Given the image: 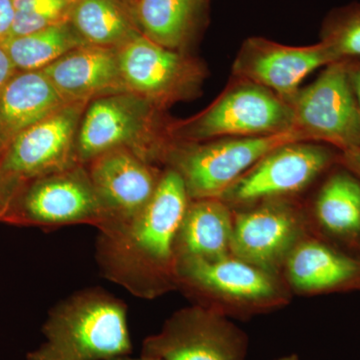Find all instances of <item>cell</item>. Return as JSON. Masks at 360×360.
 <instances>
[{"instance_id":"cell-23","label":"cell","mask_w":360,"mask_h":360,"mask_svg":"<svg viewBox=\"0 0 360 360\" xmlns=\"http://www.w3.org/2000/svg\"><path fill=\"white\" fill-rule=\"evenodd\" d=\"M70 22L86 44L118 49L139 34L117 0H77Z\"/></svg>"},{"instance_id":"cell-27","label":"cell","mask_w":360,"mask_h":360,"mask_svg":"<svg viewBox=\"0 0 360 360\" xmlns=\"http://www.w3.org/2000/svg\"><path fill=\"white\" fill-rule=\"evenodd\" d=\"M340 165L360 179V148L340 151Z\"/></svg>"},{"instance_id":"cell-29","label":"cell","mask_w":360,"mask_h":360,"mask_svg":"<svg viewBox=\"0 0 360 360\" xmlns=\"http://www.w3.org/2000/svg\"><path fill=\"white\" fill-rule=\"evenodd\" d=\"M347 60L348 77H349L350 84L354 90L360 112V61L357 59H347Z\"/></svg>"},{"instance_id":"cell-22","label":"cell","mask_w":360,"mask_h":360,"mask_svg":"<svg viewBox=\"0 0 360 360\" xmlns=\"http://www.w3.org/2000/svg\"><path fill=\"white\" fill-rule=\"evenodd\" d=\"M70 21L0 42L16 70H42L68 52L86 45Z\"/></svg>"},{"instance_id":"cell-17","label":"cell","mask_w":360,"mask_h":360,"mask_svg":"<svg viewBox=\"0 0 360 360\" xmlns=\"http://www.w3.org/2000/svg\"><path fill=\"white\" fill-rule=\"evenodd\" d=\"M41 71L68 103H86L96 97L129 92L116 49L84 45Z\"/></svg>"},{"instance_id":"cell-14","label":"cell","mask_w":360,"mask_h":360,"mask_svg":"<svg viewBox=\"0 0 360 360\" xmlns=\"http://www.w3.org/2000/svg\"><path fill=\"white\" fill-rule=\"evenodd\" d=\"M338 60L321 40L307 46H290L264 37H250L234 59L232 75L271 90L290 103L304 78Z\"/></svg>"},{"instance_id":"cell-1","label":"cell","mask_w":360,"mask_h":360,"mask_svg":"<svg viewBox=\"0 0 360 360\" xmlns=\"http://www.w3.org/2000/svg\"><path fill=\"white\" fill-rule=\"evenodd\" d=\"M189 200L181 176L168 167L135 219L99 232L96 257L103 276L142 300L176 290L175 243Z\"/></svg>"},{"instance_id":"cell-31","label":"cell","mask_w":360,"mask_h":360,"mask_svg":"<svg viewBox=\"0 0 360 360\" xmlns=\"http://www.w3.org/2000/svg\"><path fill=\"white\" fill-rule=\"evenodd\" d=\"M276 360H300L296 354L285 355V356L279 357Z\"/></svg>"},{"instance_id":"cell-7","label":"cell","mask_w":360,"mask_h":360,"mask_svg":"<svg viewBox=\"0 0 360 360\" xmlns=\"http://www.w3.org/2000/svg\"><path fill=\"white\" fill-rule=\"evenodd\" d=\"M314 231L307 205L297 198L264 201L233 210L231 253L281 276L293 248Z\"/></svg>"},{"instance_id":"cell-18","label":"cell","mask_w":360,"mask_h":360,"mask_svg":"<svg viewBox=\"0 0 360 360\" xmlns=\"http://www.w3.org/2000/svg\"><path fill=\"white\" fill-rule=\"evenodd\" d=\"M66 104L41 70L16 73L0 91V148Z\"/></svg>"},{"instance_id":"cell-2","label":"cell","mask_w":360,"mask_h":360,"mask_svg":"<svg viewBox=\"0 0 360 360\" xmlns=\"http://www.w3.org/2000/svg\"><path fill=\"white\" fill-rule=\"evenodd\" d=\"M27 360H112L132 352L127 307L103 288L77 291L49 311Z\"/></svg>"},{"instance_id":"cell-20","label":"cell","mask_w":360,"mask_h":360,"mask_svg":"<svg viewBox=\"0 0 360 360\" xmlns=\"http://www.w3.org/2000/svg\"><path fill=\"white\" fill-rule=\"evenodd\" d=\"M328 175L311 206H307L315 232L349 245L360 243V179L340 165Z\"/></svg>"},{"instance_id":"cell-24","label":"cell","mask_w":360,"mask_h":360,"mask_svg":"<svg viewBox=\"0 0 360 360\" xmlns=\"http://www.w3.org/2000/svg\"><path fill=\"white\" fill-rule=\"evenodd\" d=\"M77 2V0H13L15 18L9 37H22L70 21Z\"/></svg>"},{"instance_id":"cell-12","label":"cell","mask_w":360,"mask_h":360,"mask_svg":"<svg viewBox=\"0 0 360 360\" xmlns=\"http://www.w3.org/2000/svg\"><path fill=\"white\" fill-rule=\"evenodd\" d=\"M84 103H68L18 134L6 148L0 184L32 181L78 165L75 144Z\"/></svg>"},{"instance_id":"cell-5","label":"cell","mask_w":360,"mask_h":360,"mask_svg":"<svg viewBox=\"0 0 360 360\" xmlns=\"http://www.w3.org/2000/svg\"><path fill=\"white\" fill-rule=\"evenodd\" d=\"M295 130L288 101L248 80L234 77L219 98L179 127L180 139L203 142L224 137L266 136Z\"/></svg>"},{"instance_id":"cell-33","label":"cell","mask_w":360,"mask_h":360,"mask_svg":"<svg viewBox=\"0 0 360 360\" xmlns=\"http://www.w3.org/2000/svg\"><path fill=\"white\" fill-rule=\"evenodd\" d=\"M357 248H359V250H360V243H359V245L357 246Z\"/></svg>"},{"instance_id":"cell-13","label":"cell","mask_w":360,"mask_h":360,"mask_svg":"<svg viewBox=\"0 0 360 360\" xmlns=\"http://www.w3.org/2000/svg\"><path fill=\"white\" fill-rule=\"evenodd\" d=\"M87 165L103 212L99 232L112 231L135 219L155 195L163 174L129 148L108 151Z\"/></svg>"},{"instance_id":"cell-4","label":"cell","mask_w":360,"mask_h":360,"mask_svg":"<svg viewBox=\"0 0 360 360\" xmlns=\"http://www.w3.org/2000/svg\"><path fill=\"white\" fill-rule=\"evenodd\" d=\"M307 141L298 131L253 137H224L186 142L168 148L165 160L186 184L191 200L219 198L224 191L274 148Z\"/></svg>"},{"instance_id":"cell-21","label":"cell","mask_w":360,"mask_h":360,"mask_svg":"<svg viewBox=\"0 0 360 360\" xmlns=\"http://www.w3.org/2000/svg\"><path fill=\"white\" fill-rule=\"evenodd\" d=\"M206 0H137L142 34L161 46L180 51L191 40Z\"/></svg>"},{"instance_id":"cell-32","label":"cell","mask_w":360,"mask_h":360,"mask_svg":"<svg viewBox=\"0 0 360 360\" xmlns=\"http://www.w3.org/2000/svg\"><path fill=\"white\" fill-rule=\"evenodd\" d=\"M1 160H2V158H0V165H1Z\"/></svg>"},{"instance_id":"cell-25","label":"cell","mask_w":360,"mask_h":360,"mask_svg":"<svg viewBox=\"0 0 360 360\" xmlns=\"http://www.w3.org/2000/svg\"><path fill=\"white\" fill-rule=\"evenodd\" d=\"M321 41L340 60L360 58V4L331 11L322 25Z\"/></svg>"},{"instance_id":"cell-8","label":"cell","mask_w":360,"mask_h":360,"mask_svg":"<svg viewBox=\"0 0 360 360\" xmlns=\"http://www.w3.org/2000/svg\"><path fill=\"white\" fill-rule=\"evenodd\" d=\"M290 104L295 129L307 141L340 151L360 148V112L347 59L326 66L312 84L298 90Z\"/></svg>"},{"instance_id":"cell-16","label":"cell","mask_w":360,"mask_h":360,"mask_svg":"<svg viewBox=\"0 0 360 360\" xmlns=\"http://www.w3.org/2000/svg\"><path fill=\"white\" fill-rule=\"evenodd\" d=\"M281 276L292 295L360 290V257L343 252L314 231L293 248Z\"/></svg>"},{"instance_id":"cell-6","label":"cell","mask_w":360,"mask_h":360,"mask_svg":"<svg viewBox=\"0 0 360 360\" xmlns=\"http://www.w3.org/2000/svg\"><path fill=\"white\" fill-rule=\"evenodd\" d=\"M340 158L338 148L321 142L283 144L255 163L219 198L233 210L264 201L297 198L326 170L340 165Z\"/></svg>"},{"instance_id":"cell-3","label":"cell","mask_w":360,"mask_h":360,"mask_svg":"<svg viewBox=\"0 0 360 360\" xmlns=\"http://www.w3.org/2000/svg\"><path fill=\"white\" fill-rule=\"evenodd\" d=\"M177 290L194 304L229 319H248L290 304L292 293L278 274L234 257L187 258L176 264Z\"/></svg>"},{"instance_id":"cell-19","label":"cell","mask_w":360,"mask_h":360,"mask_svg":"<svg viewBox=\"0 0 360 360\" xmlns=\"http://www.w3.org/2000/svg\"><path fill=\"white\" fill-rule=\"evenodd\" d=\"M233 210L220 198L189 200L177 231V262L215 259L231 253ZM177 264V262H176Z\"/></svg>"},{"instance_id":"cell-11","label":"cell","mask_w":360,"mask_h":360,"mask_svg":"<svg viewBox=\"0 0 360 360\" xmlns=\"http://www.w3.org/2000/svg\"><path fill=\"white\" fill-rule=\"evenodd\" d=\"M116 49L129 92L155 105L194 96L205 78L200 63L180 51L161 46L141 33Z\"/></svg>"},{"instance_id":"cell-28","label":"cell","mask_w":360,"mask_h":360,"mask_svg":"<svg viewBox=\"0 0 360 360\" xmlns=\"http://www.w3.org/2000/svg\"><path fill=\"white\" fill-rule=\"evenodd\" d=\"M15 70H18L14 66L13 61L7 56L4 47L0 45V91L4 89L7 82L16 75Z\"/></svg>"},{"instance_id":"cell-10","label":"cell","mask_w":360,"mask_h":360,"mask_svg":"<svg viewBox=\"0 0 360 360\" xmlns=\"http://www.w3.org/2000/svg\"><path fill=\"white\" fill-rule=\"evenodd\" d=\"M0 221L22 226L58 227L104 222L101 203L84 165L33 179Z\"/></svg>"},{"instance_id":"cell-9","label":"cell","mask_w":360,"mask_h":360,"mask_svg":"<svg viewBox=\"0 0 360 360\" xmlns=\"http://www.w3.org/2000/svg\"><path fill=\"white\" fill-rule=\"evenodd\" d=\"M248 336L229 317L193 304L168 317L142 342V356L160 360H245Z\"/></svg>"},{"instance_id":"cell-26","label":"cell","mask_w":360,"mask_h":360,"mask_svg":"<svg viewBox=\"0 0 360 360\" xmlns=\"http://www.w3.org/2000/svg\"><path fill=\"white\" fill-rule=\"evenodd\" d=\"M15 9L13 0H0V42L8 39L13 28Z\"/></svg>"},{"instance_id":"cell-30","label":"cell","mask_w":360,"mask_h":360,"mask_svg":"<svg viewBox=\"0 0 360 360\" xmlns=\"http://www.w3.org/2000/svg\"><path fill=\"white\" fill-rule=\"evenodd\" d=\"M112 360H160V359H151V357H146V356H141L139 357H131L130 355L129 356H122V357H118V359H112Z\"/></svg>"},{"instance_id":"cell-15","label":"cell","mask_w":360,"mask_h":360,"mask_svg":"<svg viewBox=\"0 0 360 360\" xmlns=\"http://www.w3.org/2000/svg\"><path fill=\"white\" fill-rule=\"evenodd\" d=\"M155 104L131 92L96 98L78 129L75 155L85 165L97 156L116 148H129L148 141L155 122Z\"/></svg>"}]
</instances>
